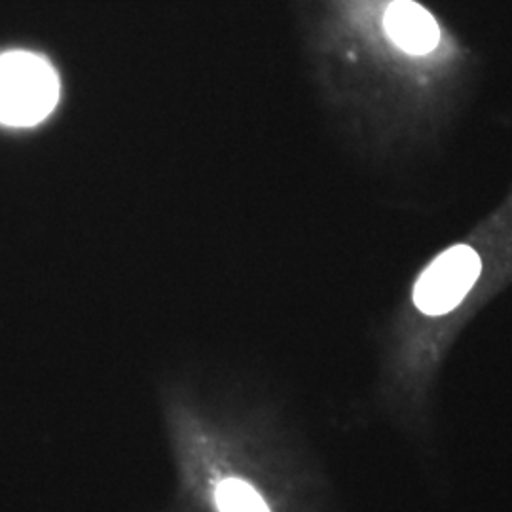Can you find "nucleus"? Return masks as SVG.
Returning a JSON list of instances; mask_svg holds the SVG:
<instances>
[{
	"label": "nucleus",
	"mask_w": 512,
	"mask_h": 512,
	"mask_svg": "<svg viewBox=\"0 0 512 512\" xmlns=\"http://www.w3.org/2000/svg\"><path fill=\"white\" fill-rule=\"evenodd\" d=\"M59 93V76L46 57L23 50L0 54L2 126H37L54 112Z\"/></svg>",
	"instance_id": "1"
},
{
	"label": "nucleus",
	"mask_w": 512,
	"mask_h": 512,
	"mask_svg": "<svg viewBox=\"0 0 512 512\" xmlns=\"http://www.w3.org/2000/svg\"><path fill=\"white\" fill-rule=\"evenodd\" d=\"M482 272L480 256L467 245H456L437 256L414 287V302L425 315L456 310Z\"/></svg>",
	"instance_id": "2"
},
{
	"label": "nucleus",
	"mask_w": 512,
	"mask_h": 512,
	"mask_svg": "<svg viewBox=\"0 0 512 512\" xmlns=\"http://www.w3.org/2000/svg\"><path fill=\"white\" fill-rule=\"evenodd\" d=\"M384 27L391 42L406 54H431L440 42V27L421 4L395 0L385 10Z\"/></svg>",
	"instance_id": "3"
},
{
	"label": "nucleus",
	"mask_w": 512,
	"mask_h": 512,
	"mask_svg": "<svg viewBox=\"0 0 512 512\" xmlns=\"http://www.w3.org/2000/svg\"><path fill=\"white\" fill-rule=\"evenodd\" d=\"M219 512H270L264 499L243 480L226 478L215 492Z\"/></svg>",
	"instance_id": "4"
}]
</instances>
